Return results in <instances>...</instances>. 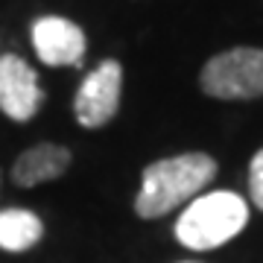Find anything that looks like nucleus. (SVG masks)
Wrapping results in <instances>:
<instances>
[{"label":"nucleus","mask_w":263,"mask_h":263,"mask_svg":"<svg viewBox=\"0 0 263 263\" xmlns=\"http://www.w3.org/2000/svg\"><path fill=\"white\" fill-rule=\"evenodd\" d=\"M216 179V161L208 152H181L146 164L135 196V214L141 219H161L187 205Z\"/></svg>","instance_id":"obj_1"},{"label":"nucleus","mask_w":263,"mask_h":263,"mask_svg":"<svg viewBox=\"0 0 263 263\" xmlns=\"http://www.w3.org/2000/svg\"><path fill=\"white\" fill-rule=\"evenodd\" d=\"M32 50L47 67H79L88 53L85 29L65 15H41L32 24Z\"/></svg>","instance_id":"obj_6"},{"label":"nucleus","mask_w":263,"mask_h":263,"mask_svg":"<svg viewBox=\"0 0 263 263\" xmlns=\"http://www.w3.org/2000/svg\"><path fill=\"white\" fill-rule=\"evenodd\" d=\"M0 184H3V173H0Z\"/></svg>","instance_id":"obj_11"},{"label":"nucleus","mask_w":263,"mask_h":263,"mask_svg":"<svg viewBox=\"0 0 263 263\" xmlns=\"http://www.w3.org/2000/svg\"><path fill=\"white\" fill-rule=\"evenodd\" d=\"M199 85L214 100H257L263 97V50L231 47L208 59Z\"/></svg>","instance_id":"obj_3"},{"label":"nucleus","mask_w":263,"mask_h":263,"mask_svg":"<svg viewBox=\"0 0 263 263\" xmlns=\"http://www.w3.org/2000/svg\"><path fill=\"white\" fill-rule=\"evenodd\" d=\"M47 94L41 88L35 67H29L27 59L18 53L0 56V111L15 123H29L38 117Z\"/></svg>","instance_id":"obj_5"},{"label":"nucleus","mask_w":263,"mask_h":263,"mask_svg":"<svg viewBox=\"0 0 263 263\" xmlns=\"http://www.w3.org/2000/svg\"><path fill=\"white\" fill-rule=\"evenodd\" d=\"M249 226V205L234 190H208L190 199L173 234L187 252H214Z\"/></svg>","instance_id":"obj_2"},{"label":"nucleus","mask_w":263,"mask_h":263,"mask_svg":"<svg viewBox=\"0 0 263 263\" xmlns=\"http://www.w3.org/2000/svg\"><path fill=\"white\" fill-rule=\"evenodd\" d=\"M123 100V65L117 59H103L88 70L76 88L73 117L82 129H103L117 117Z\"/></svg>","instance_id":"obj_4"},{"label":"nucleus","mask_w":263,"mask_h":263,"mask_svg":"<svg viewBox=\"0 0 263 263\" xmlns=\"http://www.w3.org/2000/svg\"><path fill=\"white\" fill-rule=\"evenodd\" d=\"M73 164V152L62 146V143H35L24 149L12 164V181L18 187H38L44 181H53L59 176H65Z\"/></svg>","instance_id":"obj_7"},{"label":"nucleus","mask_w":263,"mask_h":263,"mask_svg":"<svg viewBox=\"0 0 263 263\" xmlns=\"http://www.w3.org/2000/svg\"><path fill=\"white\" fill-rule=\"evenodd\" d=\"M44 240V219L29 208L0 211V249L9 254H24Z\"/></svg>","instance_id":"obj_8"},{"label":"nucleus","mask_w":263,"mask_h":263,"mask_svg":"<svg viewBox=\"0 0 263 263\" xmlns=\"http://www.w3.org/2000/svg\"><path fill=\"white\" fill-rule=\"evenodd\" d=\"M179 263H199V260H179Z\"/></svg>","instance_id":"obj_10"},{"label":"nucleus","mask_w":263,"mask_h":263,"mask_svg":"<svg viewBox=\"0 0 263 263\" xmlns=\"http://www.w3.org/2000/svg\"><path fill=\"white\" fill-rule=\"evenodd\" d=\"M249 199L257 211H263V149L254 152L249 164Z\"/></svg>","instance_id":"obj_9"}]
</instances>
